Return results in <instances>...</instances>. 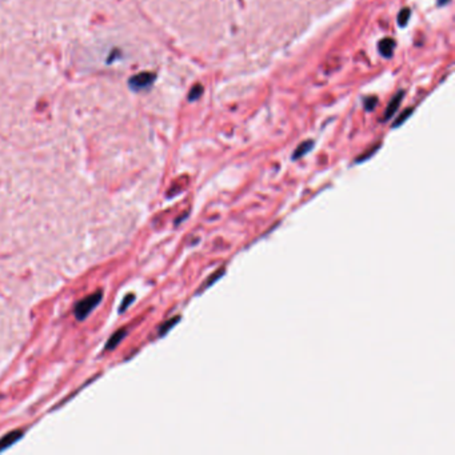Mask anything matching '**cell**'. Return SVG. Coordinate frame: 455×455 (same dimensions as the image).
I'll return each instance as SVG.
<instances>
[{
	"instance_id": "1",
	"label": "cell",
	"mask_w": 455,
	"mask_h": 455,
	"mask_svg": "<svg viewBox=\"0 0 455 455\" xmlns=\"http://www.w3.org/2000/svg\"><path fill=\"white\" fill-rule=\"evenodd\" d=\"M102 298H103V293L102 291H96V293L91 294V295H88L84 299H81L80 302L76 304V307H75V316L79 320L86 319L87 316L95 310V307L102 302Z\"/></svg>"
},
{
	"instance_id": "11",
	"label": "cell",
	"mask_w": 455,
	"mask_h": 455,
	"mask_svg": "<svg viewBox=\"0 0 455 455\" xmlns=\"http://www.w3.org/2000/svg\"><path fill=\"white\" fill-rule=\"evenodd\" d=\"M411 111H413V110H411V109L406 110L405 113L402 114L401 116L398 117V120H397V122L394 123V127H398V126H399V124H401V123H403V122H405V120H406V117H407V116H409V115H410V114H411Z\"/></svg>"
},
{
	"instance_id": "4",
	"label": "cell",
	"mask_w": 455,
	"mask_h": 455,
	"mask_svg": "<svg viewBox=\"0 0 455 455\" xmlns=\"http://www.w3.org/2000/svg\"><path fill=\"white\" fill-rule=\"evenodd\" d=\"M394 47H395V43L391 39H383L380 43H379V51H380V54L383 56H386V58H390L392 55V51H394Z\"/></svg>"
},
{
	"instance_id": "6",
	"label": "cell",
	"mask_w": 455,
	"mask_h": 455,
	"mask_svg": "<svg viewBox=\"0 0 455 455\" xmlns=\"http://www.w3.org/2000/svg\"><path fill=\"white\" fill-rule=\"evenodd\" d=\"M402 96H403V92H399V94H398L397 96L391 100V103L388 104L387 110H386V115H384L386 119H390V117L395 114V111H397L398 107H399V104H401Z\"/></svg>"
},
{
	"instance_id": "5",
	"label": "cell",
	"mask_w": 455,
	"mask_h": 455,
	"mask_svg": "<svg viewBox=\"0 0 455 455\" xmlns=\"http://www.w3.org/2000/svg\"><path fill=\"white\" fill-rule=\"evenodd\" d=\"M126 334H127V331L124 329L116 331V333L114 334L113 337H111V339H110L109 343H107V346H106V348H107V350H114V348H115V347H116L117 344H119V343L122 342L123 338H124V335H126Z\"/></svg>"
},
{
	"instance_id": "9",
	"label": "cell",
	"mask_w": 455,
	"mask_h": 455,
	"mask_svg": "<svg viewBox=\"0 0 455 455\" xmlns=\"http://www.w3.org/2000/svg\"><path fill=\"white\" fill-rule=\"evenodd\" d=\"M178 320H179V316H178V318H174V319H170L168 322H167V323H164V325L162 326V329H160V335H163V334H166L167 331H168V330L171 329V326L175 325Z\"/></svg>"
},
{
	"instance_id": "7",
	"label": "cell",
	"mask_w": 455,
	"mask_h": 455,
	"mask_svg": "<svg viewBox=\"0 0 455 455\" xmlns=\"http://www.w3.org/2000/svg\"><path fill=\"white\" fill-rule=\"evenodd\" d=\"M312 146H314V142H311V140H308V142H304V143H302V145L298 147L297 151L294 152L293 159H299L301 156H303L304 153L308 152V151H310V150L312 149Z\"/></svg>"
},
{
	"instance_id": "12",
	"label": "cell",
	"mask_w": 455,
	"mask_h": 455,
	"mask_svg": "<svg viewBox=\"0 0 455 455\" xmlns=\"http://www.w3.org/2000/svg\"><path fill=\"white\" fill-rule=\"evenodd\" d=\"M375 104H377V99L375 98H370L369 100H366V109L373 110Z\"/></svg>"
},
{
	"instance_id": "13",
	"label": "cell",
	"mask_w": 455,
	"mask_h": 455,
	"mask_svg": "<svg viewBox=\"0 0 455 455\" xmlns=\"http://www.w3.org/2000/svg\"><path fill=\"white\" fill-rule=\"evenodd\" d=\"M132 301H134V297H132V295H128V297L126 298V301H124V302H123V304H122V308H120V311H124L127 308V306H128V302H132Z\"/></svg>"
},
{
	"instance_id": "8",
	"label": "cell",
	"mask_w": 455,
	"mask_h": 455,
	"mask_svg": "<svg viewBox=\"0 0 455 455\" xmlns=\"http://www.w3.org/2000/svg\"><path fill=\"white\" fill-rule=\"evenodd\" d=\"M409 18H410V9L409 8L402 9L401 14H399V16H398V23H399L401 26H406V23H407Z\"/></svg>"
},
{
	"instance_id": "2",
	"label": "cell",
	"mask_w": 455,
	"mask_h": 455,
	"mask_svg": "<svg viewBox=\"0 0 455 455\" xmlns=\"http://www.w3.org/2000/svg\"><path fill=\"white\" fill-rule=\"evenodd\" d=\"M155 80V74L151 73H142L135 75L130 79V87L134 91H142L151 87V84Z\"/></svg>"
},
{
	"instance_id": "10",
	"label": "cell",
	"mask_w": 455,
	"mask_h": 455,
	"mask_svg": "<svg viewBox=\"0 0 455 455\" xmlns=\"http://www.w3.org/2000/svg\"><path fill=\"white\" fill-rule=\"evenodd\" d=\"M202 91H203V88L200 86H195L194 88H192V91H191V92H190V100H195V99H198L199 96H200V95H202Z\"/></svg>"
},
{
	"instance_id": "3",
	"label": "cell",
	"mask_w": 455,
	"mask_h": 455,
	"mask_svg": "<svg viewBox=\"0 0 455 455\" xmlns=\"http://www.w3.org/2000/svg\"><path fill=\"white\" fill-rule=\"evenodd\" d=\"M23 437V433L20 430H16V431H12V433H8L7 435L0 439V451L5 450V449H8L9 446H12L15 442H18L20 438Z\"/></svg>"
},
{
	"instance_id": "14",
	"label": "cell",
	"mask_w": 455,
	"mask_h": 455,
	"mask_svg": "<svg viewBox=\"0 0 455 455\" xmlns=\"http://www.w3.org/2000/svg\"><path fill=\"white\" fill-rule=\"evenodd\" d=\"M222 271H223V270H222ZM222 271H218V272H217V274H215V276H214V278H211V279H208L207 282L204 283V287H207V286H210V284H211L212 282H214V280L217 279V278H218V276H219V275H222Z\"/></svg>"
}]
</instances>
